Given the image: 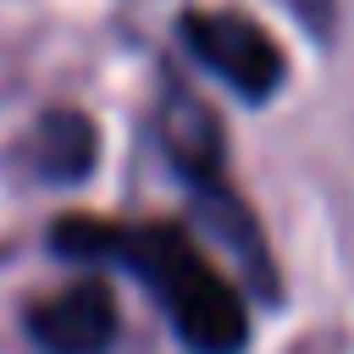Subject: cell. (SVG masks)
<instances>
[{
    "label": "cell",
    "instance_id": "6da1fadb",
    "mask_svg": "<svg viewBox=\"0 0 354 354\" xmlns=\"http://www.w3.org/2000/svg\"><path fill=\"white\" fill-rule=\"evenodd\" d=\"M50 243L66 260L127 266L149 288V299L166 310V321L177 326L188 354H243L249 310H243L238 288L205 260V249L183 227H171V221L122 227V221H100V216H61L50 227Z\"/></svg>",
    "mask_w": 354,
    "mask_h": 354
},
{
    "label": "cell",
    "instance_id": "7a4b0ae2",
    "mask_svg": "<svg viewBox=\"0 0 354 354\" xmlns=\"http://www.w3.org/2000/svg\"><path fill=\"white\" fill-rule=\"evenodd\" d=\"M183 44L205 72H216L249 105H266L288 77L282 44L243 11H183Z\"/></svg>",
    "mask_w": 354,
    "mask_h": 354
},
{
    "label": "cell",
    "instance_id": "5b68a950",
    "mask_svg": "<svg viewBox=\"0 0 354 354\" xmlns=\"http://www.w3.org/2000/svg\"><path fill=\"white\" fill-rule=\"evenodd\" d=\"M22 155H28L33 177L72 188V183H83V177L94 171V160H100V127L88 122V111L55 105V111H44V116L33 122Z\"/></svg>",
    "mask_w": 354,
    "mask_h": 354
},
{
    "label": "cell",
    "instance_id": "8992f818",
    "mask_svg": "<svg viewBox=\"0 0 354 354\" xmlns=\"http://www.w3.org/2000/svg\"><path fill=\"white\" fill-rule=\"evenodd\" d=\"M160 127H166V155H171V166L183 171V183L221 177V171H227V138H221V127L210 122V111H205L188 88H171V94H166Z\"/></svg>",
    "mask_w": 354,
    "mask_h": 354
},
{
    "label": "cell",
    "instance_id": "277c9868",
    "mask_svg": "<svg viewBox=\"0 0 354 354\" xmlns=\"http://www.w3.org/2000/svg\"><path fill=\"white\" fill-rule=\"evenodd\" d=\"M188 194H194V210L205 216V227L238 254V266H243V277L254 282V293L260 299H282V288H277V266H271V249H266V232H260V221H254V210L227 188V171L221 177H199V183H188Z\"/></svg>",
    "mask_w": 354,
    "mask_h": 354
},
{
    "label": "cell",
    "instance_id": "3957f363",
    "mask_svg": "<svg viewBox=\"0 0 354 354\" xmlns=\"http://www.w3.org/2000/svg\"><path fill=\"white\" fill-rule=\"evenodd\" d=\"M22 326H28L33 348H44V354H105L116 343L122 310H116V293L100 277H77L61 293L33 299Z\"/></svg>",
    "mask_w": 354,
    "mask_h": 354
},
{
    "label": "cell",
    "instance_id": "52a82bcc",
    "mask_svg": "<svg viewBox=\"0 0 354 354\" xmlns=\"http://www.w3.org/2000/svg\"><path fill=\"white\" fill-rule=\"evenodd\" d=\"M282 11H293L299 28H310L315 39H332V22H337V0H277Z\"/></svg>",
    "mask_w": 354,
    "mask_h": 354
}]
</instances>
